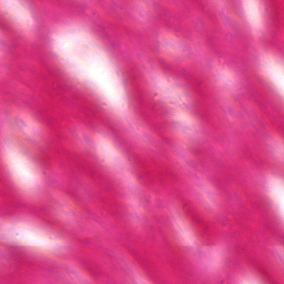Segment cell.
<instances>
[{"label": "cell", "mask_w": 284, "mask_h": 284, "mask_svg": "<svg viewBox=\"0 0 284 284\" xmlns=\"http://www.w3.org/2000/svg\"><path fill=\"white\" fill-rule=\"evenodd\" d=\"M184 212L187 217L191 221L196 229L200 232L204 233L208 230V227L204 220L191 203H186L183 206Z\"/></svg>", "instance_id": "6da1fadb"}]
</instances>
